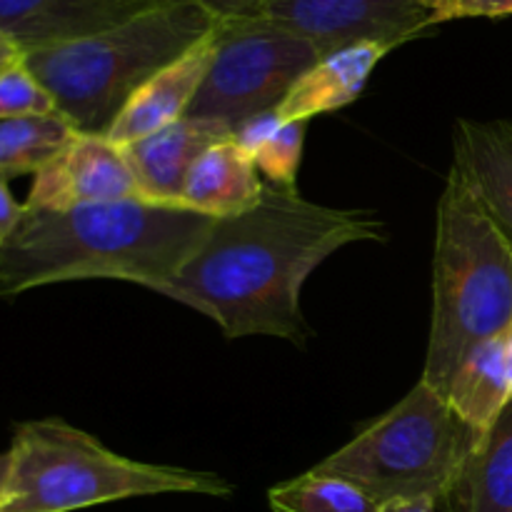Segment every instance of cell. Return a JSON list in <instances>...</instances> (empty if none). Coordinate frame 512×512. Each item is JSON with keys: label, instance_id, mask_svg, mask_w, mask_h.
Wrapping results in <instances>:
<instances>
[{"label": "cell", "instance_id": "1", "mask_svg": "<svg viewBox=\"0 0 512 512\" xmlns=\"http://www.w3.org/2000/svg\"><path fill=\"white\" fill-rule=\"evenodd\" d=\"M375 240L385 238L373 213L328 208L298 188L265 183L260 203L215 220L188 263L155 293L203 313L228 340L268 335L303 343L305 280L345 245Z\"/></svg>", "mask_w": 512, "mask_h": 512}, {"label": "cell", "instance_id": "2", "mask_svg": "<svg viewBox=\"0 0 512 512\" xmlns=\"http://www.w3.org/2000/svg\"><path fill=\"white\" fill-rule=\"evenodd\" d=\"M215 220L143 198L65 210L28 208L0 243V298L70 280H125L163 288Z\"/></svg>", "mask_w": 512, "mask_h": 512}, {"label": "cell", "instance_id": "3", "mask_svg": "<svg viewBox=\"0 0 512 512\" xmlns=\"http://www.w3.org/2000/svg\"><path fill=\"white\" fill-rule=\"evenodd\" d=\"M512 328V243L460 170L450 168L438 203L433 320L423 383L448 393L478 345Z\"/></svg>", "mask_w": 512, "mask_h": 512}, {"label": "cell", "instance_id": "4", "mask_svg": "<svg viewBox=\"0 0 512 512\" xmlns=\"http://www.w3.org/2000/svg\"><path fill=\"white\" fill-rule=\"evenodd\" d=\"M218 18L195 3H160L85 38L28 50L23 65L78 133L105 135L135 90L188 53Z\"/></svg>", "mask_w": 512, "mask_h": 512}, {"label": "cell", "instance_id": "5", "mask_svg": "<svg viewBox=\"0 0 512 512\" xmlns=\"http://www.w3.org/2000/svg\"><path fill=\"white\" fill-rule=\"evenodd\" d=\"M8 460L0 512H70L145 495L233 493L215 473L138 463L58 418L20 423Z\"/></svg>", "mask_w": 512, "mask_h": 512}, {"label": "cell", "instance_id": "6", "mask_svg": "<svg viewBox=\"0 0 512 512\" xmlns=\"http://www.w3.org/2000/svg\"><path fill=\"white\" fill-rule=\"evenodd\" d=\"M480 440L448 398L420 380L313 473L348 480L375 503L428 498L440 505Z\"/></svg>", "mask_w": 512, "mask_h": 512}, {"label": "cell", "instance_id": "7", "mask_svg": "<svg viewBox=\"0 0 512 512\" xmlns=\"http://www.w3.org/2000/svg\"><path fill=\"white\" fill-rule=\"evenodd\" d=\"M320 58L310 40L263 15L218 18L213 60L188 118L218 120L235 135L278 108Z\"/></svg>", "mask_w": 512, "mask_h": 512}, {"label": "cell", "instance_id": "8", "mask_svg": "<svg viewBox=\"0 0 512 512\" xmlns=\"http://www.w3.org/2000/svg\"><path fill=\"white\" fill-rule=\"evenodd\" d=\"M258 15L303 35L320 55L360 43L395 50L430 30V0H263Z\"/></svg>", "mask_w": 512, "mask_h": 512}, {"label": "cell", "instance_id": "9", "mask_svg": "<svg viewBox=\"0 0 512 512\" xmlns=\"http://www.w3.org/2000/svg\"><path fill=\"white\" fill-rule=\"evenodd\" d=\"M125 198H140L125 150L105 135L75 133L68 145L35 173L25 205L65 210Z\"/></svg>", "mask_w": 512, "mask_h": 512}, {"label": "cell", "instance_id": "10", "mask_svg": "<svg viewBox=\"0 0 512 512\" xmlns=\"http://www.w3.org/2000/svg\"><path fill=\"white\" fill-rule=\"evenodd\" d=\"M168 0H0V30L23 53L85 38Z\"/></svg>", "mask_w": 512, "mask_h": 512}, {"label": "cell", "instance_id": "11", "mask_svg": "<svg viewBox=\"0 0 512 512\" xmlns=\"http://www.w3.org/2000/svg\"><path fill=\"white\" fill-rule=\"evenodd\" d=\"M213 53L215 28L200 43H195L188 53L180 55L175 63H170L168 68L155 73L148 83L140 85L133 98L118 113V118L113 120L105 138L125 148V145L138 143V140L185 118L205 75H208Z\"/></svg>", "mask_w": 512, "mask_h": 512}, {"label": "cell", "instance_id": "12", "mask_svg": "<svg viewBox=\"0 0 512 512\" xmlns=\"http://www.w3.org/2000/svg\"><path fill=\"white\" fill-rule=\"evenodd\" d=\"M233 138V130L218 120L180 118L178 123L125 145L133 178L138 183V195L143 200L163 205H180L185 180L195 160L220 140Z\"/></svg>", "mask_w": 512, "mask_h": 512}, {"label": "cell", "instance_id": "13", "mask_svg": "<svg viewBox=\"0 0 512 512\" xmlns=\"http://www.w3.org/2000/svg\"><path fill=\"white\" fill-rule=\"evenodd\" d=\"M453 145V168L512 243V123L463 118L455 125Z\"/></svg>", "mask_w": 512, "mask_h": 512}, {"label": "cell", "instance_id": "14", "mask_svg": "<svg viewBox=\"0 0 512 512\" xmlns=\"http://www.w3.org/2000/svg\"><path fill=\"white\" fill-rule=\"evenodd\" d=\"M265 180L258 178L253 155L235 138L210 145L185 180L180 208L205 218H233L260 203Z\"/></svg>", "mask_w": 512, "mask_h": 512}, {"label": "cell", "instance_id": "15", "mask_svg": "<svg viewBox=\"0 0 512 512\" xmlns=\"http://www.w3.org/2000/svg\"><path fill=\"white\" fill-rule=\"evenodd\" d=\"M393 48L380 43H360L323 55L275 108L280 123H308L315 115L330 113L353 103L363 93L375 65Z\"/></svg>", "mask_w": 512, "mask_h": 512}, {"label": "cell", "instance_id": "16", "mask_svg": "<svg viewBox=\"0 0 512 512\" xmlns=\"http://www.w3.org/2000/svg\"><path fill=\"white\" fill-rule=\"evenodd\" d=\"M440 505L445 512H512V400Z\"/></svg>", "mask_w": 512, "mask_h": 512}, {"label": "cell", "instance_id": "17", "mask_svg": "<svg viewBox=\"0 0 512 512\" xmlns=\"http://www.w3.org/2000/svg\"><path fill=\"white\" fill-rule=\"evenodd\" d=\"M455 413L485 438L512 400L508 363H505V335L478 345L455 370L445 393Z\"/></svg>", "mask_w": 512, "mask_h": 512}, {"label": "cell", "instance_id": "18", "mask_svg": "<svg viewBox=\"0 0 512 512\" xmlns=\"http://www.w3.org/2000/svg\"><path fill=\"white\" fill-rule=\"evenodd\" d=\"M78 130L63 115L0 120V175L13 178L38 173Z\"/></svg>", "mask_w": 512, "mask_h": 512}, {"label": "cell", "instance_id": "19", "mask_svg": "<svg viewBox=\"0 0 512 512\" xmlns=\"http://www.w3.org/2000/svg\"><path fill=\"white\" fill-rule=\"evenodd\" d=\"M268 503L273 512H378L380 505L358 485L313 470L270 488Z\"/></svg>", "mask_w": 512, "mask_h": 512}, {"label": "cell", "instance_id": "20", "mask_svg": "<svg viewBox=\"0 0 512 512\" xmlns=\"http://www.w3.org/2000/svg\"><path fill=\"white\" fill-rule=\"evenodd\" d=\"M305 128L308 123H283L278 133L270 135L253 153L255 165L263 173L265 183L275 188H295L300 158H303Z\"/></svg>", "mask_w": 512, "mask_h": 512}, {"label": "cell", "instance_id": "21", "mask_svg": "<svg viewBox=\"0 0 512 512\" xmlns=\"http://www.w3.org/2000/svg\"><path fill=\"white\" fill-rule=\"evenodd\" d=\"M58 115L55 100L23 63L0 73V120Z\"/></svg>", "mask_w": 512, "mask_h": 512}, {"label": "cell", "instance_id": "22", "mask_svg": "<svg viewBox=\"0 0 512 512\" xmlns=\"http://www.w3.org/2000/svg\"><path fill=\"white\" fill-rule=\"evenodd\" d=\"M512 0H430V30L463 18H508Z\"/></svg>", "mask_w": 512, "mask_h": 512}, {"label": "cell", "instance_id": "23", "mask_svg": "<svg viewBox=\"0 0 512 512\" xmlns=\"http://www.w3.org/2000/svg\"><path fill=\"white\" fill-rule=\"evenodd\" d=\"M280 125L283 123H280V118L275 115V110H270V113H263V115H258V118L248 120L245 125H240V128L235 130L233 138L238 140V143L243 145L250 155H253L255 150H258L260 145L270 138V135L278 133Z\"/></svg>", "mask_w": 512, "mask_h": 512}, {"label": "cell", "instance_id": "24", "mask_svg": "<svg viewBox=\"0 0 512 512\" xmlns=\"http://www.w3.org/2000/svg\"><path fill=\"white\" fill-rule=\"evenodd\" d=\"M168 3H195L215 18H240V15H258L263 0H168Z\"/></svg>", "mask_w": 512, "mask_h": 512}, {"label": "cell", "instance_id": "25", "mask_svg": "<svg viewBox=\"0 0 512 512\" xmlns=\"http://www.w3.org/2000/svg\"><path fill=\"white\" fill-rule=\"evenodd\" d=\"M23 215L25 203L20 205L18 200L13 198V193H10L8 188V178L0 175V243H5V240L13 235V230L20 225Z\"/></svg>", "mask_w": 512, "mask_h": 512}, {"label": "cell", "instance_id": "26", "mask_svg": "<svg viewBox=\"0 0 512 512\" xmlns=\"http://www.w3.org/2000/svg\"><path fill=\"white\" fill-rule=\"evenodd\" d=\"M438 503L428 498H413V500H390V503H380L378 512H435Z\"/></svg>", "mask_w": 512, "mask_h": 512}, {"label": "cell", "instance_id": "27", "mask_svg": "<svg viewBox=\"0 0 512 512\" xmlns=\"http://www.w3.org/2000/svg\"><path fill=\"white\" fill-rule=\"evenodd\" d=\"M23 48H20L15 40H10L8 35L0 30V73L8 68H13V65L23 63Z\"/></svg>", "mask_w": 512, "mask_h": 512}, {"label": "cell", "instance_id": "28", "mask_svg": "<svg viewBox=\"0 0 512 512\" xmlns=\"http://www.w3.org/2000/svg\"><path fill=\"white\" fill-rule=\"evenodd\" d=\"M505 363H508V375H510V388H512V328L505 333Z\"/></svg>", "mask_w": 512, "mask_h": 512}, {"label": "cell", "instance_id": "29", "mask_svg": "<svg viewBox=\"0 0 512 512\" xmlns=\"http://www.w3.org/2000/svg\"><path fill=\"white\" fill-rule=\"evenodd\" d=\"M8 453L0 455V495H3V488H5V478H8Z\"/></svg>", "mask_w": 512, "mask_h": 512}]
</instances>
